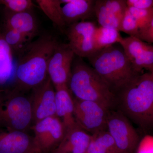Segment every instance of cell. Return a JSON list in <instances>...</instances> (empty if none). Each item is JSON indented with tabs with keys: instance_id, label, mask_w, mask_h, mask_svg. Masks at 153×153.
I'll use <instances>...</instances> for the list:
<instances>
[{
	"instance_id": "obj_1",
	"label": "cell",
	"mask_w": 153,
	"mask_h": 153,
	"mask_svg": "<svg viewBox=\"0 0 153 153\" xmlns=\"http://www.w3.org/2000/svg\"><path fill=\"white\" fill-rule=\"evenodd\" d=\"M58 44L55 37L47 34L32 41L18 55L12 86L27 93L45 82L48 77L49 60Z\"/></svg>"
},
{
	"instance_id": "obj_2",
	"label": "cell",
	"mask_w": 153,
	"mask_h": 153,
	"mask_svg": "<svg viewBox=\"0 0 153 153\" xmlns=\"http://www.w3.org/2000/svg\"><path fill=\"white\" fill-rule=\"evenodd\" d=\"M117 106L144 131L153 130V79L150 72L141 74L116 94Z\"/></svg>"
},
{
	"instance_id": "obj_3",
	"label": "cell",
	"mask_w": 153,
	"mask_h": 153,
	"mask_svg": "<svg viewBox=\"0 0 153 153\" xmlns=\"http://www.w3.org/2000/svg\"><path fill=\"white\" fill-rule=\"evenodd\" d=\"M67 86L74 98L95 102L109 110L117 106L115 94L94 69L81 59L74 58Z\"/></svg>"
},
{
	"instance_id": "obj_4",
	"label": "cell",
	"mask_w": 153,
	"mask_h": 153,
	"mask_svg": "<svg viewBox=\"0 0 153 153\" xmlns=\"http://www.w3.org/2000/svg\"><path fill=\"white\" fill-rule=\"evenodd\" d=\"M94 69L116 95L139 74L119 44L96 51L88 57Z\"/></svg>"
},
{
	"instance_id": "obj_5",
	"label": "cell",
	"mask_w": 153,
	"mask_h": 153,
	"mask_svg": "<svg viewBox=\"0 0 153 153\" xmlns=\"http://www.w3.org/2000/svg\"><path fill=\"white\" fill-rule=\"evenodd\" d=\"M12 86L0 89V127L27 132L32 126L31 96Z\"/></svg>"
},
{
	"instance_id": "obj_6",
	"label": "cell",
	"mask_w": 153,
	"mask_h": 153,
	"mask_svg": "<svg viewBox=\"0 0 153 153\" xmlns=\"http://www.w3.org/2000/svg\"><path fill=\"white\" fill-rule=\"evenodd\" d=\"M73 100L74 119L80 128L91 135L107 131L108 117L111 110L95 102L74 97Z\"/></svg>"
},
{
	"instance_id": "obj_7",
	"label": "cell",
	"mask_w": 153,
	"mask_h": 153,
	"mask_svg": "<svg viewBox=\"0 0 153 153\" xmlns=\"http://www.w3.org/2000/svg\"><path fill=\"white\" fill-rule=\"evenodd\" d=\"M107 131L121 153H135L140 139L128 119L120 111H110Z\"/></svg>"
},
{
	"instance_id": "obj_8",
	"label": "cell",
	"mask_w": 153,
	"mask_h": 153,
	"mask_svg": "<svg viewBox=\"0 0 153 153\" xmlns=\"http://www.w3.org/2000/svg\"><path fill=\"white\" fill-rule=\"evenodd\" d=\"M34 142L40 153H50L63 140L66 128L56 115L46 118L32 126Z\"/></svg>"
},
{
	"instance_id": "obj_9",
	"label": "cell",
	"mask_w": 153,
	"mask_h": 153,
	"mask_svg": "<svg viewBox=\"0 0 153 153\" xmlns=\"http://www.w3.org/2000/svg\"><path fill=\"white\" fill-rule=\"evenodd\" d=\"M97 26L94 22L81 21L68 26L65 31L68 44L75 55L88 58L95 52L94 35Z\"/></svg>"
},
{
	"instance_id": "obj_10",
	"label": "cell",
	"mask_w": 153,
	"mask_h": 153,
	"mask_svg": "<svg viewBox=\"0 0 153 153\" xmlns=\"http://www.w3.org/2000/svg\"><path fill=\"white\" fill-rule=\"evenodd\" d=\"M75 55L68 44L58 43L47 69L48 77L55 88L67 85Z\"/></svg>"
},
{
	"instance_id": "obj_11",
	"label": "cell",
	"mask_w": 153,
	"mask_h": 153,
	"mask_svg": "<svg viewBox=\"0 0 153 153\" xmlns=\"http://www.w3.org/2000/svg\"><path fill=\"white\" fill-rule=\"evenodd\" d=\"M55 88L49 77L32 91V126L46 118L56 115Z\"/></svg>"
},
{
	"instance_id": "obj_12",
	"label": "cell",
	"mask_w": 153,
	"mask_h": 153,
	"mask_svg": "<svg viewBox=\"0 0 153 153\" xmlns=\"http://www.w3.org/2000/svg\"><path fill=\"white\" fill-rule=\"evenodd\" d=\"M0 153H40L27 132L0 127Z\"/></svg>"
},
{
	"instance_id": "obj_13",
	"label": "cell",
	"mask_w": 153,
	"mask_h": 153,
	"mask_svg": "<svg viewBox=\"0 0 153 153\" xmlns=\"http://www.w3.org/2000/svg\"><path fill=\"white\" fill-rule=\"evenodd\" d=\"M127 8L126 0H96L94 15L100 26L119 31Z\"/></svg>"
},
{
	"instance_id": "obj_14",
	"label": "cell",
	"mask_w": 153,
	"mask_h": 153,
	"mask_svg": "<svg viewBox=\"0 0 153 153\" xmlns=\"http://www.w3.org/2000/svg\"><path fill=\"white\" fill-rule=\"evenodd\" d=\"M95 2L94 0H60L61 13L66 26L87 21L94 15Z\"/></svg>"
},
{
	"instance_id": "obj_15",
	"label": "cell",
	"mask_w": 153,
	"mask_h": 153,
	"mask_svg": "<svg viewBox=\"0 0 153 153\" xmlns=\"http://www.w3.org/2000/svg\"><path fill=\"white\" fill-rule=\"evenodd\" d=\"M91 137V135L76 124L66 129L63 140L53 152L58 153H86Z\"/></svg>"
},
{
	"instance_id": "obj_16",
	"label": "cell",
	"mask_w": 153,
	"mask_h": 153,
	"mask_svg": "<svg viewBox=\"0 0 153 153\" xmlns=\"http://www.w3.org/2000/svg\"><path fill=\"white\" fill-rule=\"evenodd\" d=\"M56 116L66 129L76 125L74 116L73 97L67 85L55 88Z\"/></svg>"
},
{
	"instance_id": "obj_17",
	"label": "cell",
	"mask_w": 153,
	"mask_h": 153,
	"mask_svg": "<svg viewBox=\"0 0 153 153\" xmlns=\"http://www.w3.org/2000/svg\"><path fill=\"white\" fill-rule=\"evenodd\" d=\"M4 26L34 38L38 35L37 20L33 11L12 13L5 11Z\"/></svg>"
},
{
	"instance_id": "obj_18",
	"label": "cell",
	"mask_w": 153,
	"mask_h": 153,
	"mask_svg": "<svg viewBox=\"0 0 153 153\" xmlns=\"http://www.w3.org/2000/svg\"><path fill=\"white\" fill-rule=\"evenodd\" d=\"M13 54L0 30V89L10 87V84H13L16 67Z\"/></svg>"
},
{
	"instance_id": "obj_19",
	"label": "cell",
	"mask_w": 153,
	"mask_h": 153,
	"mask_svg": "<svg viewBox=\"0 0 153 153\" xmlns=\"http://www.w3.org/2000/svg\"><path fill=\"white\" fill-rule=\"evenodd\" d=\"M86 153H121L108 131L91 135Z\"/></svg>"
},
{
	"instance_id": "obj_20",
	"label": "cell",
	"mask_w": 153,
	"mask_h": 153,
	"mask_svg": "<svg viewBox=\"0 0 153 153\" xmlns=\"http://www.w3.org/2000/svg\"><path fill=\"white\" fill-rule=\"evenodd\" d=\"M123 37L120 31L113 28L97 27L94 35L95 52L116 44H119Z\"/></svg>"
},
{
	"instance_id": "obj_21",
	"label": "cell",
	"mask_w": 153,
	"mask_h": 153,
	"mask_svg": "<svg viewBox=\"0 0 153 153\" xmlns=\"http://www.w3.org/2000/svg\"><path fill=\"white\" fill-rule=\"evenodd\" d=\"M36 2L44 14L62 33L66 26L61 13L60 0H37Z\"/></svg>"
},
{
	"instance_id": "obj_22",
	"label": "cell",
	"mask_w": 153,
	"mask_h": 153,
	"mask_svg": "<svg viewBox=\"0 0 153 153\" xmlns=\"http://www.w3.org/2000/svg\"><path fill=\"white\" fill-rule=\"evenodd\" d=\"M1 32L6 43L12 49L14 54L18 55L33 41V38L4 26V30Z\"/></svg>"
},
{
	"instance_id": "obj_23",
	"label": "cell",
	"mask_w": 153,
	"mask_h": 153,
	"mask_svg": "<svg viewBox=\"0 0 153 153\" xmlns=\"http://www.w3.org/2000/svg\"><path fill=\"white\" fill-rule=\"evenodd\" d=\"M126 55L132 62L147 46V43L135 36L123 38L119 43Z\"/></svg>"
},
{
	"instance_id": "obj_24",
	"label": "cell",
	"mask_w": 153,
	"mask_h": 153,
	"mask_svg": "<svg viewBox=\"0 0 153 153\" xmlns=\"http://www.w3.org/2000/svg\"><path fill=\"white\" fill-rule=\"evenodd\" d=\"M137 73L141 74L143 69L152 72L153 70V46L148 44L137 57L131 62Z\"/></svg>"
},
{
	"instance_id": "obj_25",
	"label": "cell",
	"mask_w": 153,
	"mask_h": 153,
	"mask_svg": "<svg viewBox=\"0 0 153 153\" xmlns=\"http://www.w3.org/2000/svg\"><path fill=\"white\" fill-rule=\"evenodd\" d=\"M0 4L4 6L6 11L12 13L33 11L34 7L31 0H1Z\"/></svg>"
},
{
	"instance_id": "obj_26",
	"label": "cell",
	"mask_w": 153,
	"mask_h": 153,
	"mask_svg": "<svg viewBox=\"0 0 153 153\" xmlns=\"http://www.w3.org/2000/svg\"><path fill=\"white\" fill-rule=\"evenodd\" d=\"M139 30V27L136 19L127 8L121 22L119 31L129 36L135 37Z\"/></svg>"
},
{
	"instance_id": "obj_27",
	"label": "cell",
	"mask_w": 153,
	"mask_h": 153,
	"mask_svg": "<svg viewBox=\"0 0 153 153\" xmlns=\"http://www.w3.org/2000/svg\"><path fill=\"white\" fill-rule=\"evenodd\" d=\"M128 10L136 20L140 28L150 21L153 17V7L148 9H138L127 7Z\"/></svg>"
},
{
	"instance_id": "obj_28",
	"label": "cell",
	"mask_w": 153,
	"mask_h": 153,
	"mask_svg": "<svg viewBox=\"0 0 153 153\" xmlns=\"http://www.w3.org/2000/svg\"><path fill=\"white\" fill-rule=\"evenodd\" d=\"M135 37L145 42L153 43V17L147 24L140 28Z\"/></svg>"
},
{
	"instance_id": "obj_29",
	"label": "cell",
	"mask_w": 153,
	"mask_h": 153,
	"mask_svg": "<svg viewBox=\"0 0 153 153\" xmlns=\"http://www.w3.org/2000/svg\"><path fill=\"white\" fill-rule=\"evenodd\" d=\"M135 153H153V136L146 135L140 140Z\"/></svg>"
},
{
	"instance_id": "obj_30",
	"label": "cell",
	"mask_w": 153,
	"mask_h": 153,
	"mask_svg": "<svg viewBox=\"0 0 153 153\" xmlns=\"http://www.w3.org/2000/svg\"><path fill=\"white\" fill-rule=\"evenodd\" d=\"M127 7L138 9H148L153 7V0H126Z\"/></svg>"
},
{
	"instance_id": "obj_31",
	"label": "cell",
	"mask_w": 153,
	"mask_h": 153,
	"mask_svg": "<svg viewBox=\"0 0 153 153\" xmlns=\"http://www.w3.org/2000/svg\"><path fill=\"white\" fill-rule=\"evenodd\" d=\"M151 75H152V77L153 79V70L152 71V72H150Z\"/></svg>"
},
{
	"instance_id": "obj_32",
	"label": "cell",
	"mask_w": 153,
	"mask_h": 153,
	"mask_svg": "<svg viewBox=\"0 0 153 153\" xmlns=\"http://www.w3.org/2000/svg\"><path fill=\"white\" fill-rule=\"evenodd\" d=\"M50 153H58L56 152H51Z\"/></svg>"
}]
</instances>
